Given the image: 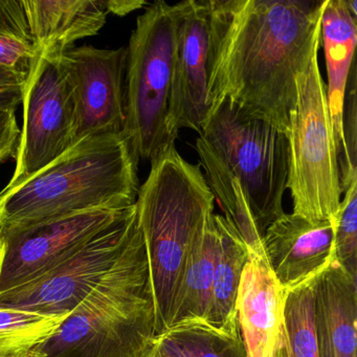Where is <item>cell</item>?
Wrapping results in <instances>:
<instances>
[{"label": "cell", "mask_w": 357, "mask_h": 357, "mask_svg": "<svg viewBox=\"0 0 357 357\" xmlns=\"http://www.w3.org/2000/svg\"><path fill=\"white\" fill-rule=\"evenodd\" d=\"M262 246L273 275L290 291L319 277L335 260L333 218L311 222L285 213L267 227Z\"/></svg>", "instance_id": "13"}, {"label": "cell", "mask_w": 357, "mask_h": 357, "mask_svg": "<svg viewBox=\"0 0 357 357\" xmlns=\"http://www.w3.org/2000/svg\"><path fill=\"white\" fill-rule=\"evenodd\" d=\"M217 255L218 229L215 213H213L202 223L185 261L167 329L187 319H206L212 294Z\"/></svg>", "instance_id": "18"}, {"label": "cell", "mask_w": 357, "mask_h": 357, "mask_svg": "<svg viewBox=\"0 0 357 357\" xmlns=\"http://www.w3.org/2000/svg\"><path fill=\"white\" fill-rule=\"evenodd\" d=\"M156 335L143 234L32 357H141Z\"/></svg>", "instance_id": "4"}, {"label": "cell", "mask_w": 357, "mask_h": 357, "mask_svg": "<svg viewBox=\"0 0 357 357\" xmlns=\"http://www.w3.org/2000/svg\"><path fill=\"white\" fill-rule=\"evenodd\" d=\"M24 87H13V89L0 91V110H14L22 102Z\"/></svg>", "instance_id": "30"}, {"label": "cell", "mask_w": 357, "mask_h": 357, "mask_svg": "<svg viewBox=\"0 0 357 357\" xmlns=\"http://www.w3.org/2000/svg\"><path fill=\"white\" fill-rule=\"evenodd\" d=\"M24 125L20 130L11 189L57 160L73 146L72 91L59 58L37 54L24 86Z\"/></svg>", "instance_id": "9"}, {"label": "cell", "mask_w": 357, "mask_h": 357, "mask_svg": "<svg viewBox=\"0 0 357 357\" xmlns=\"http://www.w3.org/2000/svg\"><path fill=\"white\" fill-rule=\"evenodd\" d=\"M126 47H73L59 57L72 91L73 145L91 135L122 133Z\"/></svg>", "instance_id": "11"}, {"label": "cell", "mask_w": 357, "mask_h": 357, "mask_svg": "<svg viewBox=\"0 0 357 357\" xmlns=\"http://www.w3.org/2000/svg\"><path fill=\"white\" fill-rule=\"evenodd\" d=\"M347 5H348L349 10L354 17H357V1L352 0V1H348L347 0Z\"/></svg>", "instance_id": "31"}, {"label": "cell", "mask_w": 357, "mask_h": 357, "mask_svg": "<svg viewBox=\"0 0 357 357\" xmlns=\"http://www.w3.org/2000/svg\"><path fill=\"white\" fill-rule=\"evenodd\" d=\"M326 0H211L208 101L227 98L287 135Z\"/></svg>", "instance_id": "1"}, {"label": "cell", "mask_w": 357, "mask_h": 357, "mask_svg": "<svg viewBox=\"0 0 357 357\" xmlns=\"http://www.w3.org/2000/svg\"><path fill=\"white\" fill-rule=\"evenodd\" d=\"M200 137L238 179L261 236L285 214L288 142L285 133L227 98L211 106Z\"/></svg>", "instance_id": "6"}, {"label": "cell", "mask_w": 357, "mask_h": 357, "mask_svg": "<svg viewBox=\"0 0 357 357\" xmlns=\"http://www.w3.org/2000/svg\"><path fill=\"white\" fill-rule=\"evenodd\" d=\"M178 5L176 55L166 116L167 133L173 141L181 129H192L200 135L211 109L208 101L211 0H185Z\"/></svg>", "instance_id": "12"}, {"label": "cell", "mask_w": 357, "mask_h": 357, "mask_svg": "<svg viewBox=\"0 0 357 357\" xmlns=\"http://www.w3.org/2000/svg\"><path fill=\"white\" fill-rule=\"evenodd\" d=\"M321 38H323L327 66V99L330 118L337 148L340 185L342 193L357 175H351L347 165L342 135V112L344 96L357 43L356 17L352 15L347 0H326L321 15Z\"/></svg>", "instance_id": "15"}, {"label": "cell", "mask_w": 357, "mask_h": 357, "mask_svg": "<svg viewBox=\"0 0 357 357\" xmlns=\"http://www.w3.org/2000/svg\"><path fill=\"white\" fill-rule=\"evenodd\" d=\"M215 220L218 229V255L210 306L204 319L215 328L234 331L239 328L236 302L248 250L225 217L215 214Z\"/></svg>", "instance_id": "19"}, {"label": "cell", "mask_w": 357, "mask_h": 357, "mask_svg": "<svg viewBox=\"0 0 357 357\" xmlns=\"http://www.w3.org/2000/svg\"><path fill=\"white\" fill-rule=\"evenodd\" d=\"M16 112L0 110V162L15 158L20 139Z\"/></svg>", "instance_id": "26"}, {"label": "cell", "mask_w": 357, "mask_h": 357, "mask_svg": "<svg viewBox=\"0 0 357 357\" xmlns=\"http://www.w3.org/2000/svg\"><path fill=\"white\" fill-rule=\"evenodd\" d=\"M275 357H284L283 348H282V340L281 344H280L279 349H278L277 353H275Z\"/></svg>", "instance_id": "32"}, {"label": "cell", "mask_w": 357, "mask_h": 357, "mask_svg": "<svg viewBox=\"0 0 357 357\" xmlns=\"http://www.w3.org/2000/svg\"><path fill=\"white\" fill-rule=\"evenodd\" d=\"M26 78L28 74L26 73L17 72L0 66V91L13 87H24Z\"/></svg>", "instance_id": "29"}, {"label": "cell", "mask_w": 357, "mask_h": 357, "mask_svg": "<svg viewBox=\"0 0 357 357\" xmlns=\"http://www.w3.org/2000/svg\"><path fill=\"white\" fill-rule=\"evenodd\" d=\"M141 234L137 206L47 273L0 294V307L47 317L68 315L119 264Z\"/></svg>", "instance_id": "8"}, {"label": "cell", "mask_w": 357, "mask_h": 357, "mask_svg": "<svg viewBox=\"0 0 357 357\" xmlns=\"http://www.w3.org/2000/svg\"><path fill=\"white\" fill-rule=\"evenodd\" d=\"M137 166L122 133L85 137L30 178L0 192V229L130 208L139 193Z\"/></svg>", "instance_id": "2"}, {"label": "cell", "mask_w": 357, "mask_h": 357, "mask_svg": "<svg viewBox=\"0 0 357 357\" xmlns=\"http://www.w3.org/2000/svg\"><path fill=\"white\" fill-rule=\"evenodd\" d=\"M315 279L286 294L282 333L284 357H319L313 296Z\"/></svg>", "instance_id": "21"}, {"label": "cell", "mask_w": 357, "mask_h": 357, "mask_svg": "<svg viewBox=\"0 0 357 357\" xmlns=\"http://www.w3.org/2000/svg\"><path fill=\"white\" fill-rule=\"evenodd\" d=\"M22 6L37 52L50 58L96 36L107 20L105 0H22Z\"/></svg>", "instance_id": "17"}, {"label": "cell", "mask_w": 357, "mask_h": 357, "mask_svg": "<svg viewBox=\"0 0 357 357\" xmlns=\"http://www.w3.org/2000/svg\"><path fill=\"white\" fill-rule=\"evenodd\" d=\"M37 54L22 0H0V66L28 74Z\"/></svg>", "instance_id": "23"}, {"label": "cell", "mask_w": 357, "mask_h": 357, "mask_svg": "<svg viewBox=\"0 0 357 357\" xmlns=\"http://www.w3.org/2000/svg\"><path fill=\"white\" fill-rule=\"evenodd\" d=\"M296 87L298 97L286 135L292 213L311 222L330 220L337 212L342 190L327 86L317 54L298 77Z\"/></svg>", "instance_id": "7"}, {"label": "cell", "mask_w": 357, "mask_h": 357, "mask_svg": "<svg viewBox=\"0 0 357 357\" xmlns=\"http://www.w3.org/2000/svg\"><path fill=\"white\" fill-rule=\"evenodd\" d=\"M164 332L175 338L191 357H246L240 328L225 331L204 319H194L179 321Z\"/></svg>", "instance_id": "22"}, {"label": "cell", "mask_w": 357, "mask_h": 357, "mask_svg": "<svg viewBox=\"0 0 357 357\" xmlns=\"http://www.w3.org/2000/svg\"><path fill=\"white\" fill-rule=\"evenodd\" d=\"M286 294L265 254H248L236 302L246 357L275 356L283 333Z\"/></svg>", "instance_id": "14"}, {"label": "cell", "mask_w": 357, "mask_h": 357, "mask_svg": "<svg viewBox=\"0 0 357 357\" xmlns=\"http://www.w3.org/2000/svg\"><path fill=\"white\" fill-rule=\"evenodd\" d=\"M356 66L353 64L344 96L342 112V135L347 165L351 175H357L356 168Z\"/></svg>", "instance_id": "25"}, {"label": "cell", "mask_w": 357, "mask_h": 357, "mask_svg": "<svg viewBox=\"0 0 357 357\" xmlns=\"http://www.w3.org/2000/svg\"><path fill=\"white\" fill-rule=\"evenodd\" d=\"M141 357H191L183 346L166 332L154 336Z\"/></svg>", "instance_id": "27"}, {"label": "cell", "mask_w": 357, "mask_h": 357, "mask_svg": "<svg viewBox=\"0 0 357 357\" xmlns=\"http://www.w3.org/2000/svg\"><path fill=\"white\" fill-rule=\"evenodd\" d=\"M179 5L155 1L137 20L127 49L122 135L137 160L151 162L175 141L166 116L176 55Z\"/></svg>", "instance_id": "5"}, {"label": "cell", "mask_w": 357, "mask_h": 357, "mask_svg": "<svg viewBox=\"0 0 357 357\" xmlns=\"http://www.w3.org/2000/svg\"><path fill=\"white\" fill-rule=\"evenodd\" d=\"M319 357H357V279L335 260L315 279Z\"/></svg>", "instance_id": "16"}, {"label": "cell", "mask_w": 357, "mask_h": 357, "mask_svg": "<svg viewBox=\"0 0 357 357\" xmlns=\"http://www.w3.org/2000/svg\"><path fill=\"white\" fill-rule=\"evenodd\" d=\"M334 215V258L357 279V178L344 191Z\"/></svg>", "instance_id": "24"}, {"label": "cell", "mask_w": 357, "mask_h": 357, "mask_svg": "<svg viewBox=\"0 0 357 357\" xmlns=\"http://www.w3.org/2000/svg\"><path fill=\"white\" fill-rule=\"evenodd\" d=\"M150 164L135 206L149 261L158 335L168 327L185 261L202 223L214 213L215 197L200 165L187 162L175 143Z\"/></svg>", "instance_id": "3"}, {"label": "cell", "mask_w": 357, "mask_h": 357, "mask_svg": "<svg viewBox=\"0 0 357 357\" xmlns=\"http://www.w3.org/2000/svg\"><path fill=\"white\" fill-rule=\"evenodd\" d=\"M149 3L144 0H105V7L108 13L121 17L128 15L137 10L149 7Z\"/></svg>", "instance_id": "28"}, {"label": "cell", "mask_w": 357, "mask_h": 357, "mask_svg": "<svg viewBox=\"0 0 357 357\" xmlns=\"http://www.w3.org/2000/svg\"><path fill=\"white\" fill-rule=\"evenodd\" d=\"M127 208L91 211L0 229V294L33 281L70 258Z\"/></svg>", "instance_id": "10"}, {"label": "cell", "mask_w": 357, "mask_h": 357, "mask_svg": "<svg viewBox=\"0 0 357 357\" xmlns=\"http://www.w3.org/2000/svg\"><path fill=\"white\" fill-rule=\"evenodd\" d=\"M66 319L0 307V357H32Z\"/></svg>", "instance_id": "20"}]
</instances>
